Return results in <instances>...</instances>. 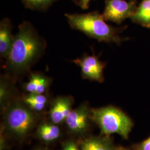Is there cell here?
<instances>
[{
	"label": "cell",
	"mask_w": 150,
	"mask_h": 150,
	"mask_svg": "<svg viewBox=\"0 0 150 150\" xmlns=\"http://www.w3.org/2000/svg\"><path fill=\"white\" fill-rule=\"evenodd\" d=\"M47 42L33 25L23 21L14 36L11 52L6 59L5 74L16 82L30 74L32 67L43 57Z\"/></svg>",
	"instance_id": "obj_1"
},
{
	"label": "cell",
	"mask_w": 150,
	"mask_h": 150,
	"mask_svg": "<svg viewBox=\"0 0 150 150\" xmlns=\"http://www.w3.org/2000/svg\"><path fill=\"white\" fill-rule=\"evenodd\" d=\"M70 27L99 42L120 45L125 40L119 35L120 28L108 25L97 11L87 13H66Z\"/></svg>",
	"instance_id": "obj_2"
},
{
	"label": "cell",
	"mask_w": 150,
	"mask_h": 150,
	"mask_svg": "<svg viewBox=\"0 0 150 150\" xmlns=\"http://www.w3.org/2000/svg\"><path fill=\"white\" fill-rule=\"evenodd\" d=\"M91 118L99 126L102 134H118L127 139L132 128L131 120L125 113L112 106L91 110Z\"/></svg>",
	"instance_id": "obj_3"
},
{
	"label": "cell",
	"mask_w": 150,
	"mask_h": 150,
	"mask_svg": "<svg viewBox=\"0 0 150 150\" xmlns=\"http://www.w3.org/2000/svg\"><path fill=\"white\" fill-rule=\"evenodd\" d=\"M36 116L22 99L15 98L5 109V125L7 130L17 138L26 137L33 128Z\"/></svg>",
	"instance_id": "obj_4"
},
{
	"label": "cell",
	"mask_w": 150,
	"mask_h": 150,
	"mask_svg": "<svg viewBox=\"0 0 150 150\" xmlns=\"http://www.w3.org/2000/svg\"><path fill=\"white\" fill-rule=\"evenodd\" d=\"M137 6L134 1L106 0L102 16L106 21L120 24L133 15Z\"/></svg>",
	"instance_id": "obj_5"
},
{
	"label": "cell",
	"mask_w": 150,
	"mask_h": 150,
	"mask_svg": "<svg viewBox=\"0 0 150 150\" xmlns=\"http://www.w3.org/2000/svg\"><path fill=\"white\" fill-rule=\"evenodd\" d=\"M81 69L83 79L102 82L104 80L103 70L105 64L95 54H85L80 58L72 61Z\"/></svg>",
	"instance_id": "obj_6"
},
{
	"label": "cell",
	"mask_w": 150,
	"mask_h": 150,
	"mask_svg": "<svg viewBox=\"0 0 150 150\" xmlns=\"http://www.w3.org/2000/svg\"><path fill=\"white\" fill-rule=\"evenodd\" d=\"M91 118V110L87 103H83L72 110L65 121L70 131L76 134L84 133L88 127L89 118Z\"/></svg>",
	"instance_id": "obj_7"
},
{
	"label": "cell",
	"mask_w": 150,
	"mask_h": 150,
	"mask_svg": "<svg viewBox=\"0 0 150 150\" xmlns=\"http://www.w3.org/2000/svg\"><path fill=\"white\" fill-rule=\"evenodd\" d=\"M73 102V98L69 96L56 98L52 102L50 110L52 122L57 125L65 121L72 110Z\"/></svg>",
	"instance_id": "obj_8"
},
{
	"label": "cell",
	"mask_w": 150,
	"mask_h": 150,
	"mask_svg": "<svg viewBox=\"0 0 150 150\" xmlns=\"http://www.w3.org/2000/svg\"><path fill=\"white\" fill-rule=\"evenodd\" d=\"M14 36L12 34V25L7 18L2 19L0 22V56L7 59L11 52Z\"/></svg>",
	"instance_id": "obj_9"
},
{
	"label": "cell",
	"mask_w": 150,
	"mask_h": 150,
	"mask_svg": "<svg viewBox=\"0 0 150 150\" xmlns=\"http://www.w3.org/2000/svg\"><path fill=\"white\" fill-rule=\"evenodd\" d=\"M51 82V79L43 73L31 72L29 74L28 81L24 85V87L29 93L44 94Z\"/></svg>",
	"instance_id": "obj_10"
},
{
	"label": "cell",
	"mask_w": 150,
	"mask_h": 150,
	"mask_svg": "<svg viewBox=\"0 0 150 150\" xmlns=\"http://www.w3.org/2000/svg\"><path fill=\"white\" fill-rule=\"evenodd\" d=\"M15 81L6 74L1 76L0 102L3 108H6L15 98H12Z\"/></svg>",
	"instance_id": "obj_11"
},
{
	"label": "cell",
	"mask_w": 150,
	"mask_h": 150,
	"mask_svg": "<svg viewBox=\"0 0 150 150\" xmlns=\"http://www.w3.org/2000/svg\"><path fill=\"white\" fill-rule=\"evenodd\" d=\"M129 18L141 26L150 28V0H142Z\"/></svg>",
	"instance_id": "obj_12"
},
{
	"label": "cell",
	"mask_w": 150,
	"mask_h": 150,
	"mask_svg": "<svg viewBox=\"0 0 150 150\" xmlns=\"http://www.w3.org/2000/svg\"><path fill=\"white\" fill-rule=\"evenodd\" d=\"M22 100L33 111L38 112L43 110L48 102V97L45 94L28 93Z\"/></svg>",
	"instance_id": "obj_13"
},
{
	"label": "cell",
	"mask_w": 150,
	"mask_h": 150,
	"mask_svg": "<svg viewBox=\"0 0 150 150\" xmlns=\"http://www.w3.org/2000/svg\"><path fill=\"white\" fill-rule=\"evenodd\" d=\"M37 134L44 141L51 142L59 137L60 130L56 124L43 123L38 127Z\"/></svg>",
	"instance_id": "obj_14"
},
{
	"label": "cell",
	"mask_w": 150,
	"mask_h": 150,
	"mask_svg": "<svg viewBox=\"0 0 150 150\" xmlns=\"http://www.w3.org/2000/svg\"><path fill=\"white\" fill-rule=\"evenodd\" d=\"M80 148V150H112L110 145L105 140L96 137H91L83 141Z\"/></svg>",
	"instance_id": "obj_15"
},
{
	"label": "cell",
	"mask_w": 150,
	"mask_h": 150,
	"mask_svg": "<svg viewBox=\"0 0 150 150\" xmlns=\"http://www.w3.org/2000/svg\"><path fill=\"white\" fill-rule=\"evenodd\" d=\"M24 6L30 10L43 11L47 9L56 0H21Z\"/></svg>",
	"instance_id": "obj_16"
},
{
	"label": "cell",
	"mask_w": 150,
	"mask_h": 150,
	"mask_svg": "<svg viewBox=\"0 0 150 150\" xmlns=\"http://www.w3.org/2000/svg\"><path fill=\"white\" fill-rule=\"evenodd\" d=\"M139 150H150V137L139 145Z\"/></svg>",
	"instance_id": "obj_17"
},
{
	"label": "cell",
	"mask_w": 150,
	"mask_h": 150,
	"mask_svg": "<svg viewBox=\"0 0 150 150\" xmlns=\"http://www.w3.org/2000/svg\"><path fill=\"white\" fill-rule=\"evenodd\" d=\"M62 150H79V149L74 142H68L64 146Z\"/></svg>",
	"instance_id": "obj_18"
},
{
	"label": "cell",
	"mask_w": 150,
	"mask_h": 150,
	"mask_svg": "<svg viewBox=\"0 0 150 150\" xmlns=\"http://www.w3.org/2000/svg\"><path fill=\"white\" fill-rule=\"evenodd\" d=\"M90 1L91 0H79L78 4L82 9L86 10L88 8Z\"/></svg>",
	"instance_id": "obj_19"
},
{
	"label": "cell",
	"mask_w": 150,
	"mask_h": 150,
	"mask_svg": "<svg viewBox=\"0 0 150 150\" xmlns=\"http://www.w3.org/2000/svg\"><path fill=\"white\" fill-rule=\"evenodd\" d=\"M126 150V149H119V150Z\"/></svg>",
	"instance_id": "obj_20"
},
{
	"label": "cell",
	"mask_w": 150,
	"mask_h": 150,
	"mask_svg": "<svg viewBox=\"0 0 150 150\" xmlns=\"http://www.w3.org/2000/svg\"><path fill=\"white\" fill-rule=\"evenodd\" d=\"M43 150V149H38V150Z\"/></svg>",
	"instance_id": "obj_21"
},
{
	"label": "cell",
	"mask_w": 150,
	"mask_h": 150,
	"mask_svg": "<svg viewBox=\"0 0 150 150\" xmlns=\"http://www.w3.org/2000/svg\"><path fill=\"white\" fill-rule=\"evenodd\" d=\"M74 1H75V0H74Z\"/></svg>",
	"instance_id": "obj_22"
}]
</instances>
